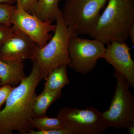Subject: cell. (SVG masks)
I'll use <instances>...</instances> for the list:
<instances>
[{
  "label": "cell",
  "instance_id": "7402d4cb",
  "mask_svg": "<svg viewBox=\"0 0 134 134\" xmlns=\"http://www.w3.org/2000/svg\"><path fill=\"white\" fill-rule=\"evenodd\" d=\"M17 0H0V3L9 4L13 5L15 3H16Z\"/></svg>",
  "mask_w": 134,
  "mask_h": 134
},
{
  "label": "cell",
  "instance_id": "52a82bcc",
  "mask_svg": "<svg viewBox=\"0 0 134 134\" xmlns=\"http://www.w3.org/2000/svg\"><path fill=\"white\" fill-rule=\"evenodd\" d=\"M105 45L96 39L71 36L69 44L68 66L81 74H88L95 68L98 60L104 57Z\"/></svg>",
  "mask_w": 134,
  "mask_h": 134
},
{
  "label": "cell",
  "instance_id": "ac0fdd59",
  "mask_svg": "<svg viewBox=\"0 0 134 134\" xmlns=\"http://www.w3.org/2000/svg\"><path fill=\"white\" fill-rule=\"evenodd\" d=\"M14 30L13 26L9 27L0 24V47L12 35Z\"/></svg>",
  "mask_w": 134,
  "mask_h": 134
},
{
  "label": "cell",
  "instance_id": "603a6c76",
  "mask_svg": "<svg viewBox=\"0 0 134 134\" xmlns=\"http://www.w3.org/2000/svg\"><path fill=\"white\" fill-rule=\"evenodd\" d=\"M1 86V80L0 79V86Z\"/></svg>",
  "mask_w": 134,
  "mask_h": 134
},
{
  "label": "cell",
  "instance_id": "ba28073f",
  "mask_svg": "<svg viewBox=\"0 0 134 134\" xmlns=\"http://www.w3.org/2000/svg\"><path fill=\"white\" fill-rule=\"evenodd\" d=\"M16 8L13 19V25L26 34L38 46L45 45L52 37L56 25L49 21H43L36 15L25 11L17 2Z\"/></svg>",
  "mask_w": 134,
  "mask_h": 134
},
{
  "label": "cell",
  "instance_id": "5bb4252c",
  "mask_svg": "<svg viewBox=\"0 0 134 134\" xmlns=\"http://www.w3.org/2000/svg\"><path fill=\"white\" fill-rule=\"evenodd\" d=\"M60 0H38L37 6L34 14L43 21L53 23L60 9L59 2Z\"/></svg>",
  "mask_w": 134,
  "mask_h": 134
},
{
  "label": "cell",
  "instance_id": "9a60e30c",
  "mask_svg": "<svg viewBox=\"0 0 134 134\" xmlns=\"http://www.w3.org/2000/svg\"><path fill=\"white\" fill-rule=\"evenodd\" d=\"M32 129L38 130H47L64 127L62 122L58 117H34L31 122Z\"/></svg>",
  "mask_w": 134,
  "mask_h": 134
},
{
  "label": "cell",
  "instance_id": "8992f818",
  "mask_svg": "<svg viewBox=\"0 0 134 134\" xmlns=\"http://www.w3.org/2000/svg\"><path fill=\"white\" fill-rule=\"evenodd\" d=\"M57 117L74 134H102L108 127L102 112L92 107L83 109L64 107Z\"/></svg>",
  "mask_w": 134,
  "mask_h": 134
},
{
  "label": "cell",
  "instance_id": "7c38bea8",
  "mask_svg": "<svg viewBox=\"0 0 134 134\" xmlns=\"http://www.w3.org/2000/svg\"><path fill=\"white\" fill-rule=\"evenodd\" d=\"M68 65H63L53 70L48 74L45 80L46 82L43 90L55 91L62 90V89L70 83L67 75Z\"/></svg>",
  "mask_w": 134,
  "mask_h": 134
},
{
  "label": "cell",
  "instance_id": "2e32d148",
  "mask_svg": "<svg viewBox=\"0 0 134 134\" xmlns=\"http://www.w3.org/2000/svg\"><path fill=\"white\" fill-rule=\"evenodd\" d=\"M16 8L13 5L0 3V24L11 27Z\"/></svg>",
  "mask_w": 134,
  "mask_h": 134
},
{
  "label": "cell",
  "instance_id": "3957f363",
  "mask_svg": "<svg viewBox=\"0 0 134 134\" xmlns=\"http://www.w3.org/2000/svg\"><path fill=\"white\" fill-rule=\"evenodd\" d=\"M55 21L53 36L43 47L37 46L31 60L38 67L43 79L53 70L69 64V44L72 35L63 20L61 10Z\"/></svg>",
  "mask_w": 134,
  "mask_h": 134
},
{
  "label": "cell",
  "instance_id": "ffe728a7",
  "mask_svg": "<svg viewBox=\"0 0 134 134\" xmlns=\"http://www.w3.org/2000/svg\"><path fill=\"white\" fill-rule=\"evenodd\" d=\"M13 89L12 86L9 85H2L0 87V110L3 105L6 103Z\"/></svg>",
  "mask_w": 134,
  "mask_h": 134
},
{
  "label": "cell",
  "instance_id": "6da1fadb",
  "mask_svg": "<svg viewBox=\"0 0 134 134\" xmlns=\"http://www.w3.org/2000/svg\"><path fill=\"white\" fill-rule=\"evenodd\" d=\"M42 80L38 67L33 63L30 74L13 88L5 107L0 110V134H13L15 131L27 134L33 129L34 101L37 86Z\"/></svg>",
  "mask_w": 134,
  "mask_h": 134
},
{
  "label": "cell",
  "instance_id": "30bf717a",
  "mask_svg": "<svg viewBox=\"0 0 134 134\" xmlns=\"http://www.w3.org/2000/svg\"><path fill=\"white\" fill-rule=\"evenodd\" d=\"M107 45L103 58L134 88V62L130 54L131 48L125 42L113 41Z\"/></svg>",
  "mask_w": 134,
  "mask_h": 134
},
{
  "label": "cell",
  "instance_id": "7a4b0ae2",
  "mask_svg": "<svg viewBox=\"0 0 134 134\" xmlns=\"http://www.w3.org/2000/svg\"><path fill=\"white\" fill-rule=\"evenodd\" d=\"M107 1L106 7L89 35L105 45L113 41L125 42L134 24V0Z\"/></svg>",
  "mask_w": 134,
  "mask_h": 134
},
{
  "label": "cell",
  "instance_id": "4fadbf2b",
  "mask_svg": "<svg viewBox=\"0 0 134 134\" xmlns=\"http://www.w3.org/2000/svg\"><path fill=\"white\" fill-rule=\"evenodd\" d=\"M62 91H48L43 90L38 96H36L33 104V111L35 117L46 115L50 105L62 96Z\"/></svg>",
  "mask_w": 134,
  "mask_h": 134
},
{
  "label": "cell",
  "instance_id": "9c48e42d",
  "mask_svg": "<svg viewBox=\"0 0 134 134\" xmlns=\"http://www.w3.org/2000/svg\"><path fill=\"white\" fill-rule=\"evenodd\" d=\"M37 46L26 34L14 27L12 35L0 47V59L19 62L31 60Z\"/></svg>",
  "mask_w": 134,
  "mask_h": 134
},
{
  "label": "cell",
  "instance_id": "5b68a950",
  "mask_svg": "<svg viewBox=\"0 0 134 134\" xmlns=\"http://www.w3.org/2000/svg\"><path fill=\"white\" fill-rule=\"evenodd\" d=\"M107 0H66L63 17L72 36L89 35Z\"/></svg>",
  "mask_w": 134,
  "mask_h": 134
},
{
  "label": "cell",
  "instance_id": "44dd1931",
  "mask_svg": "<svg viewBox=\"0 0 134 134\" xmlns=\"http://www.w3.org/2000/svg\"><path fill=\"white\" fill-rule=\"evenodd\" d=\"M129 37L130 38L132 45L134 46V24L130 27L128 32Z\"/></svg>",
  "mask_w": 134,
  "mask_h": 134
},
{
  "label": "cell",
  "instance_id": "e0dca14e",
  "mask_svg": "<svg viewBox=\"0 0 134 134\" xmlns=\"http://www.w3.org/2000/svg\"><path fill=\"white\" fill-rule=\"evenodd\" d=\"M25 11L31 14H34L38 0H17Z\"/></svg>",
  "mask_w": 134,
  "mask_h": 134
},
{
  "label": "cell",
  "instance_id": "277c9868",
  "mask_svg": "<svg viewBox=\"0 0 134 134\" xmlns=\"http://www.w3.org/2000/svg\"><path fill=\"white\" fill-rule=\"evenodd\" d=\"M116 89L109 108L102 112L107 127L117 129H126L134 132V97L129 84L122 75L114 71Z\"/></svg>",
  "mask_w": 134,
  "mask_h": 134
},
{
  "label": "cell",
  "instance_id": "d6986e66",
  "mask_svg": "<svg viewBox=\"0 0 134 134\" xmlns=\"http://www.w3.org/2000/svg\"><path fill=\"white\" fill-rule=\"evenodd\" d=\"M27 134H74L73 132L65 127L47 130H31Z\"/></svg>",
  "mask_w": 134,
  "mask_h": 134
},
{
  "label": "cell",
  "instance_id": "8fae6325",
  "mask_svg": "<svg viewBox=\"0 0 134 134\" xmlns=\"http://www.w3.org/2000/svg\"><path fill=\"white\" fill-rule=\"evenodd\" d=\"M23 62H8L0 59V79L1 86L19 85L26 77Z\"/></svg>",
  "mask_w": 134,
  "mask_h": 134
}]
</instances>
